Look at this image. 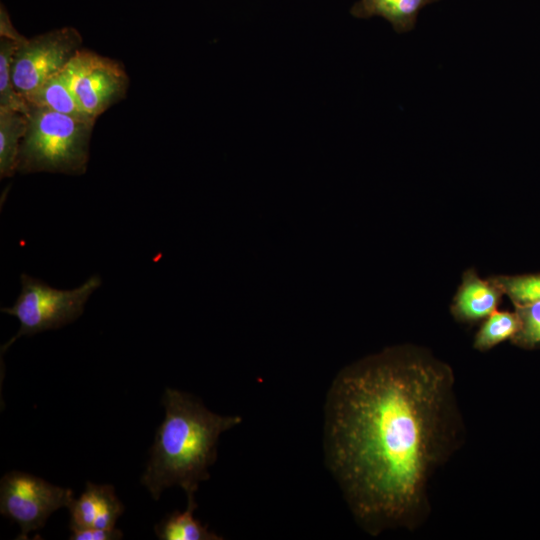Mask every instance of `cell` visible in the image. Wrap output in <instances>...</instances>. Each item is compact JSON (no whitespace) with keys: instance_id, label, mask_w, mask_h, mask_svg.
I'll use <instances>...</instances> for the list:
<instances>
[{"instance_id":"cell-3","label":"cell","mask_w":540,"mask_h":540,"mask_svg":"<svg viewBox=\"0 0 540 540\" xmlns=\"http://www.w3.org/2000/svg\"><path fill=\"white\" fill-rule=\"evenodd\" d=\"M17 171L79 175L86 171L95 120L29 105Z\"/></svg>"},{"instance_id":"cell-12","label":"cell","mask_w":540,"mask_h":540,"mask_svg":"<svg viewBox=\"0 0 540 540\" xmlns=\"http://www.w3.org/2000/svg\"><path fill=\"white\" fill-rule=\"evenodd\" d=\"M24 99L31 106L46 108L76 118L93 119L84 112L78 103L64 69L45 80Z\"/></svg>"},{"instance_id":"cell-4","label":"cell","mask_w":540,"mask_h":540,"mask_svg":"<svg viewBox=\"0 0 540 540\" xmlns=\"http://www.w3.org/2000/svg\"><path fill=\"white\" fill-rule=\"evenodd\" d=\"M21 291L12 307L1 311L20 322L17 334L1 347L3 353L21 336L61 328L75 321L84 311L90 295L100 287L98 275L72 290H59L25 273L21 274Z\"/></svg>"},{"instance_id":"cell-7","label":"cell","mask_w":540,"mask_h":540,"mask_svg":"<svg viewBox=\"0 0 540 540\" xmlns=\"http://www.w3.org/2000/svg\"><path fill=\"white\" fill-rule=\"evenodd\" d=\"M64 72L81 108L93 119L121 100L128 87L118 62L87 50L80 49Z\"/></svg>"},{"instance_id":"cell-1","label":"cell","mask_w":540,"mask_h":540,"mask_svg":"<svg viewBox=\"0 0 540 540\" xmlns=\"http://www.w3.org/2000/svg\"><path fill=\"white\" fill-rule=\"evenodd\" d=\"M463 424L451 367L422 348H390L340 371L324 405V457L366 532L426 520L430 480Z\"/></svg>"},{"instance_id":"cell-10","label":"cell","mask_w":540,"mask_h":540,"mask_svg":"<svg viewBox=\"0 0 540 540\" xmlns=\"http://www.w3.org/2000/svg\"><path fill=\"white\" fill-rule=\"evenodd\" d=\"M440 0H359L350 13L360 19L380 16L387 20L397 33H405L416 25L419 12L427 5Z\"/></svg>"},{"instance_id":"cell-18","label":"cell","mask_w":540,"mask_h":540,"mask_svg":"<svg viewBox=\"0 0 540 540\" xmlns=\"http://www.w3.org/2000/svg\"><path fill=\"white\" fill-rule=\"evenodd\" d=\"M70 540H117L123 537V533L114 529L70 527Z\"/></svg>"},{"instance_id":"cell-16","label":"cell","mask_w":540,"mask_h":540,"mask_svg":"<svg viewBox=\"0 0 540 540\" xmlns=\"http://www.w3.org/2000/svg\"><path fill=\"white\" fill-rule=\"evenodd\" d=\"M491 280L514 304L540 301V274L498 276Z\"/></svg>"},{"instance_id":"cell-2","label":"cell","mask_w":540,"mask_h":540,"mask_svg":"<svg viewBox=\"0 0 540 540\" xmlns=\"http://www.w3.org/2000/svg\"><path fill=\"white\" fill-rule=\"evenodd\" d=\"M162 403L164 420L141 477L154 500L174 485L186 496L195 494L200 482L209 479L220 435L242 421L238 415L216 414L193 395L173 388H166Z\"/></svg>"},{"instance_id":"cell-5","label":"cell","mask_w":540,"mask_h":540,"mask_svg":"<svg viewBox=\"0 0 540 540\" xmlns=\"http://www.w3.org/2000/svg\"><path fill=\"white\" fill-rule=\"evenodd\" d=\"M74 499L69 488L53 485L29 473L10 471L0 482V513L20 527L17 539L41 529L56 510Z\"/></svg>"},{"instance_id":"cell-8","label":"cell","mask_w":540,"mask_h":540,"mask_svg":"<svg viewBox=\"0 0 540 540\" xmlns=\"http://www.w3.org/2000/svg\"><path fill=\"white\" fill-rule=\"evenodd\" d=\"M67 508L70 512L69 527L100 529H114L125 509L112 485L91 482H87L84 492Z\"/></svg>"},{"instance_id":"cell-6","label":"cell","mask_w":540,"mask_h":540,"mask_svg":"<svg viewBox=\"0 0 540 540\" xmlns=\"http://www.w3.org/2000/svg\"><path fill=\"white\" fill-rule=\"evenodd\" d=\"M82 38L73 27L55 29L20 42L12 62V83L25 98L45 80L62 71L80 50Z\"/></svg>"},{"instance_id":"cell-11","label":"cell","mask_w":540,"mask_h":540,"mask_svg":"<svg viewBox=\"0 0 540 540\" xmlns=\"http://www.w3.org/2000/svg\"><path fill=\"white\" fill-rule=\"evenodd\" d=\"M24 37L13 28L3 6L0 16V108H9L27 114L29 105L16 93L12 83L14 54Z\"/></svg>"},{"instance_id":"cell-17","label":"cell","mask_w":540,"mask_h":540,"mask_svg":"<svg viewBox=\"0 0 540 540\" xmlns=\"http://www.w3.org/2000/svg\"><path fill=\"white\" fill-rule=\"evenodd\" d=\"M520 321L518 332L512 338L519 346L532 348L540 345V301L514 304Z\"/></svg>"},{"instance_id":"cell-15","label":"cell","mask_w":540,"mask_h":540,"mask_svg":"<svg viewBox=\"0 0 540 540\" xmlns=\"http://www.w3.org/2000/svg\"><path fill=\"white\" fill-rule=\"evenodd\" d=\"M520 321L516 312H492L477 332L474 347L479 351H487L499 343L513 338L518 332Z\"/></svg>"},{"instance_id":"cell-9","label":"cell","mask_w":540,"mask_h":540,"mask_svg":"<svg viewBox=\"0 0 540 540\" xmlns=\"http://www.w3.org/2000/svg\"><path fill=\"white\" fill-rule=\"evenodd\" d=\"M502 291L491 280L480 278L473 270L465 272L454 298L452 312L464 322L488 317L500 302Z\"/></svg>"},{"instance_id":"cell-14","label":"cell","mask_w":540,"mask_h":540,"mask_svg":"<svg viewBox=\"0 0 540 540\" xmlns=\"http://www.w3.org/2000/svg\"><path fill=\"white\" fill-rule=\"evenodd\" d=\"M27 129L25 113L0 108V176H13L17 171L21 141Z\"/></svg>"},{"instance_id":"cell-13","label":"cell","mask_w":540,"mask_h":540,"mask_svg":"<svg viewBox=\"0 0 540 540\" xmlns=\"http://www.w3.org/2000/svg\"><path fill=\"white\" fill-rule=\"evenodd\" d=\"M196 508L195 494L187 495V506L183 512L174 511L155 526L157 537L161 540L222 539L194 518L193 513Z\"/></svg>"}]
</instances>
